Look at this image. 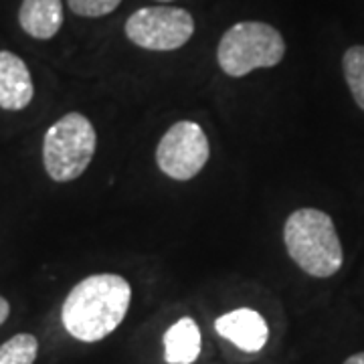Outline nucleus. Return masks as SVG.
Returning a JSON list of instances; mask_svg holds the SVG:
<instances>
[{
    "label": "nucleus",
    "mask_w": 364,
    "mask_h": 364,
    "mask_svg": "<svg viewBox=\"0 0 364 364\" xmlns=\"http://www.w3.org/2000/svg\"><path fill=\"white\" fill-rule=\"evenodd\" d=\"M286 57V41L277 28L259 21L233 25L219 41L217 61L225 75L245 77L255 69H269Z\"/></svg>",
    "instance_id": "3"
},
{
    "label": "nucleus",
    "mask_w": 364,
    "mask_h": 364,
    "mask_svg": "<svg viewBox=\"0 0 364 364\" xmlns=\"http://www.w3.org/2000/svg\"><path fill=\"white\" fill-rule=\"evenodd\" d=\"M97 148L95 128L87 117L71 112L59 117L43 138V164L55 182L79 178Z\"/></svg>",
    "instance_id": "4"
},
{
    "label": "nucleus",
    "mask_w": 364,
    "mask_h": 364,
    "mask_svg": "<svg viewBox=\"0 0 364 364\" xmlns=\"http://www.w3.org/2000/svg\"><path fill=\"white\" fill-rule=\"evenodd\" d=\"M9 316H11V304H9V299L0 296V326L9 320Z\"/></svg>",
    "instance_id": "14"
},
{
    "label": "nucleus",
    "mask_w": 364,
    "mask_h": 364,
    "mask_svg": "<svg viewBox=\"0 0 364 364\" xmlns=\"http://www.w3.org/2000/svg\"><path fill=\"white\" fill-rule=\"evenodd\" d=\"M126 37L146 51H176L195 35L193 14L176 6H144L126 21Z\"/></svg>",
    "instance_id": "5"
},
{
    "label": "nucleus",
    "mask_w": 364,
    "mask_h": 364,
    "mask_svg": "<svg viewBox=\"0 0 364 364\" xmlns=\"http://www.w3.org/2000/svg\"><path fill=\"white\" fill-rule=\"evenodd\" d=\"M132 287L116 273H95L67 294L61 322L79 342H100L124 322L130 310Z\"/></svg>",
    "instance_id": "1"
},
{
    "label": "nucleus",
    "mask_w": 364,
    "mask_h": 364,
    "mask_svg": "<svg viewBox=\"0 0 364 364\" xmlns=\"http://www.w3.org/2000/svg\"><path fill=\"white\" fill-rule=\"evenodd\" d=\"M158 2H172V0H158Z\"/></svg>",
    "instance_id": "16"
},
{
    "label": "nucleus",
    "mask_w": 364,
    "mask_h": 364,
    "mask_svg": "<svg viewBox=\"0 0 364 364\" xmlns=\"http://www.w3.org/2000/svg\"><path fill=\"white\" fill-rule=\"evenodd\" d=\"M39 354V340L33 334H16L0 344V364H35Z\"/></svg>",
    "instance_id": "12"
},
{
    "label": "nucleus",
    "mask_w": 364,
    "mask_h": 364,
    "mask_svg": "<svg viewBox=\"0 0 364 364\" xmlns=\"http://www.w3.org/2000/svg\"><path fill=\"white\" fill-rule=\"evenodd\" d=\"M344 364H364V352H356V354L348 356Z\"/></svg>",
    "instance_id": "15"
},
{
    "label": "nucleus",
    "mask_w": 364,
    "mask_h": 364,
    "mask_svg": "<svg viewBox=\"0 0 364 364\" xmlns=\"http://www.w3.org/2000/svg\"><path fill=\"white\" fill-rule=\"evenodd\" d=\"M35 97V85L26 63L11 51H0V107L21 112Z\"/></svg>",
    "instance_id": "8"
},
{
    "label": "nucleus",
    "mask_w": 364,
    "mask_h": 364,
    "mask_svg": "<svg viewBox=\"0 0 364 364\" xmlns=\"http://www.w3.org/2000/svg\"><path fill=\"white\" fill-rule=\"evenodd\" d=\"M210 156V146L205 130L196 124L182 119L170 126L160 138L156 148V164L174 181H193L205 168Z\"/></svg>",
    "instance_id": "6"
},
{
    "label": "nucleus",
    "mask_w": 364,
    "mask_h": 364,
    "mask_svg": "<svg viewBox=\"0 0 364 364\" xmlns=\"http://www.w3.org/2000/svg\"><path fill=\"white\" fill-rule=\"evenodd\" d=\"M122 0H67L69 9L79 16H87V18H97L105 14L114 13L119 6Z\"/></svg>",
    "instance_id": "13"
},
{
    "label": "nucleus",
    "mask_w": 364,
    "mask_h": 364,
    "mask_svg": "<svg viewBox=\"0 0 364 364\" xmlns=\"http://www.w3.org/2000/svg\"><path fill=\"white\" fill-rule=\"evenodd\" d=\"M342 69L352 100L364 112V45H354L344 53Z\"/></svg>",
    "instance_id": "11"
},
{
    "label": "nucleus",
    "mask_w": 364,
    "mask_h": 364,
    "mask_svg": "<svg viewBox=\"0 0 364 364\" xmlns=\"http://www.w3.org/2000/svg\"><path fill=\"white\" fill-rule=\"evenodd\" d=\"M18 23H21V28L33 39H53L63 26V2L61 0H23L18 9Z\"/></svg>",
    "instance_id": "9"
},
{
    "label": "nucleus",
    "mask_w": 364,
    "mask_h": 364,
    "mask_svg": "<svg viewBox=\"0 0 364 364\" xmlns=\"http://www.w3.org/2000/svg\"><path fill=\"white\" fill-rule=\"evenodd\" d=\"M200 354V330L193 318H181L164 334V360L168 364H193Z\"/></svg>",
    "instance_id": "10"
},
{
    "label": "nucleus",
    "mask_w": 364,
    "mask_h": 364,
    "mask_svg": "<svg viewBox=\"0 0 364 364\" xmlns=\"http://www.w3.org/2000/svg\"><path fill=\"white\" fill-rule=\"evenodd\" d=\"M217 334L233 342L237 348L245 352H259L269 340V328L263 316L251 308H239L223 314L215 322Z\"/></svg>",
    "instance_id": "7"
},
{
    "label": "nucleus",
    "mask_w": 364,
    "mask_h": 364,
    "mask_svg": "<svg viewBox=\"0 0 364 364\" xmlns=\"http://www.w3.org/2000/svg\"><path fill=\"white\" fill-rule=\"evenodd\" d=\"M284 243L301 272L326 279L340 272L344 251L332 217L318 208H298L286 219Z\"/></svg>",
    "instance_id": "2"
}]
</instances>
